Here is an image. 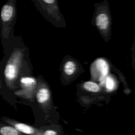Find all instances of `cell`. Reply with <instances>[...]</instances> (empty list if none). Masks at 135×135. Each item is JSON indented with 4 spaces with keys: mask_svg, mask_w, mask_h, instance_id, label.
Listing matches in <instances>:
<instances>
[{
    "mask_svg": "<svg viewBox=\"0 0 135 135\" xmlns=\"http://www.w3.org/2000/svg\"><path fill=\"white\" fill-rule=\"evenodd\" d=\"M1 121L12 126L19 132L26 135H42V129L23 123L7 117L1 118Z\"/></svg>",
    "mask_w": 135,
    "mask_h": 135,
    "instance_id": "obj_1",
    "label": "cell"
},
{
    "mask_svg": "<svg viewBox=\"0 0 135 135\" xmlns=\"http://www.w3.org/2000/svg\"><path fill=\"white\" fill-rule=\"evenodd\" d=\"M19 59V54L14 53L10 57L5 65L4 76L8 86H11V84L15 80L17 75Z\"/></svg>",
    "mask_w": 135,
    "mask_h": 135,
    "instance_id": "obj_2",
    "label": "cell"
},
{
    "mask_svg": "<svg viewBox=\"0 0 135 135\" xmlns=\"http://www.w3.org/2000/svg\"><path fill=\"white\" fill-rule=\"evenodd\" d=\"M95 70L99 74V81L101 84L104 83L105 78L109 72V66L107 62L103 59H98L94 62Z\"/></svg>",
    "mask_w": 135,
    "mask_h": 135,
    "instance_id": "obj_3",
    "label": "cell"
},
{
    "mask_svg": "<svg viewBox=\"0 0 135 135\" xmlns=\"http://www.w3.org/2000/svg\"><path fill=\"white\" fill-rule=\"evenodd\" d=\"M14 8L11 4H5L2 7L1 12V18L3 25L9 22L13 17Z\"/></svg>",
    "mask_w": 135,
    "mask_h": 135,
    "instance_id": "obj_4",
    "label": "cell"
},
{
    "mask_svg": "<svg viewBox=\"0 0 135 135\" xmlns=\"http://www.w3.org/2000/svg\"><path fill=\"white\" fill-rule=\"evenodd\" d=\"M0 135H26L23 134L12 126L0 121Z\"/></svg>",
    "mask_w": 135,
    "mask_h": 135,
    "instance_id": "obj_5",
    "label": "cell"
},
{
    "mask_svg": "<svg viewBox=\"0 0 135 135\" xmlns=\"http://www.w3.org/2000/svg\"><path fill=\"white\" fill-rule=\"evenodd\" d=\"M109 24V17L105 13H100L96 17V24L100 30H105Z\"/></svg>",
    "mask_w": 135,
    "mask_h": 135,
    "instance_id": "obj_6",
    "label": "cell"
},
{
    "mask_svg": "<svg viewBox=\"0 0 135 135\" xmlns=\"http://www.w3.org/2000/svg\"><path fill=\"white\" fill-rule=\"evenodd\" d=\"M49 91L46 88L40 89L36 93V100L40 103H44L47 101L50 98Z\"/></svg>",
    "mask_w": 135,
    "mask_h": 135,
    "instance_id": "obj_7",
    "label": "cell"
},
{
    "mask_svg": "<svg viewBox=\"0 0 135 135\" xmlns=\"http://www.w3.org/2000/svg\"><path fill=\"white\" fill-rule=\"evenodd\" d=\"M83 86L85 90L92 92H98L100 90L98 84L91 81L85 82L83 84Z\"/></svg>",
    "mask_w": 135,
    "mask_h": 135,
    "instance_id": "obj_8",
    "label": "cell"
},
{
    "mask_svg": "<svg viewBox=\"0 0 135 135\" xmlns=\"http://www.w3.org/2000/svg\"><path fill=\"white\" fill-rule=\"evenodd\" d=\"M42 135H63V131L59 128H42Z\"/></svg>",
    "mask_w": 135,
    "mask_h": 135,
    "instance_id": "obj_9",
    "label": "cell"
},
{
    "mask_svg": "<svg viewBox=\"0 0 135 135\" xmlns=\"http://www.w3.org/2000/svg\"><path fill=\"white\" fill-rule=\"evenodd\" d=\"M76 70V64L72 61H67L64 65V71L65 73L68 75H72Z\"/></svg>",
    "mask_w": 135,
    "mask_h": 135,
    "instance_id": "obj_10",
    "label": "cell"
},
{
    "mask_svg": "<svg viewBox=\"0 0 135 135\" xmlns=\"http://www.w3.org/2000/svg\"><path fill=\"white\" fill-rule=\"evenodd\" d=\"M21 84L25 87H30L34 85L35 80L31 77H23L21 79Z\"/></svg>",
    "mask_w": 135,
    "mask_h": 135,
    "instance_id": "obj_11",
    "label": "cell"
},
{
    "mask_svg": "<svg viewBox=\"0 0 135 135\" xmlns=\"http://www.w3.org/2000/svg\"><path fill=\"white\" fill-rule=\"evenodd\" d=\"M104 83L105 84V86L107 89L109 91H111L114 89V81L112 77L108 76L105 78Z\"/></svg>",
    "mask_w": 135,
    "mask_h": 135,
    "instance_id": "obj_12",
    "label": "cell"
},
{
    "mask_svg": "<svg viewBox=\"0 0 135 135\" xmlns=\"http://www.w3.org/2000/svg\"><path fill=\"white\" fill-rule=\"evenodd\" d=\"M43 2L47 4H52L54 2V0H44Z\"/></svg>",
    "mask_w": 135,
    "mask_h": 135,
    "instance_id": "obj_13",
    "label": "cell"
},
{
    "mask_svg": "<svg viewBox=\"0 0 135 135\" xmlns=\"http://www.w3.org/2000/svg\"><path fill=\"white\" fill-rule=\"evenodd\" d=\"M1 82H0V88H1Z\"/></svg>",
    "mask_w": 135,
    "mask_h": 135,
    "instance_id": "obj_14",
    "label": "cell"
}]
</instances>
